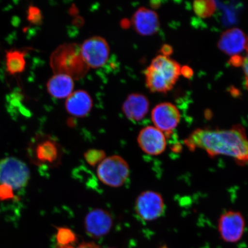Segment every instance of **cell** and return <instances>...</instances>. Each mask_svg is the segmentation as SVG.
<instances>
[{
    "label": "cell",
    "instance_id": "11",
    "mask_svg": "<svg viewBox=\"0 0 248 248\" xmlns=\"http://www.w3.org/2000/svg\"><path fill=\"white\" fill-rule=\"evenodd\" d=\"M85 231L89 236L98 238L104 236L113 225L112 216L104 209L97 208L89 212L85 217Z\"/></svg>",
    "mask_w": 248,
    "mask_h": 248
},
{
    "label": "cell",
    "instance_id": "14",
    "mask_svg": "<svg viewBox=\"0 0 248 248\" xmlns=\"http://www.w3.org/2000/svg\"><path fill=\"white\" fill-rule=\"evenodd\" d=\"M150 107L148 98L140 93H132L128 96L123 105L125 116L133 122H138L147 115Z\"/></svg>",
    "mask_w": 248,
    "mask_h": 248
},
{
    "label": "cell",
    "instance_id": "21",
    "mask_svg": "<svg viewBox=\"0 0 248 248\" xmlns=\"http://www.w3.org/2000/svg\"><path fill=\"white\" fill-rule=\"evenodd\" d=\"M14 191L10 186L0 185V201L14 200L15 198Z\"/></svg>",
    "mask_w": 248,
    "mask_h": 248
},
{
    "label": "cell",
    "instance_id": "2",
    "mask_svg": "<svg viewBox=\"0 0 248 248\" xmlns=\"http://www.w3.org/2000/svg\"><path fill=\"white\" fill-rule=\"evenodd\" d=\"M181 71L178 62L166 56L158 55L145 71L147 88L152 92H168L177 81Z\"/></svg>",
    "mask_w": 248,
    "mask_h": 248
},
{
    "label": "cell",
    "instance_id": "20",
    "mask_svg": "<svg viewBox=\"0 0 248 248\" xmlns=\"http://www.w3.org/2000/svg\"><path fill=\"white\" fill-rule=\"evenodd\" d=\"M85 159L90 166H95L100 164L105 158L106 154L104 151L98 149H91L84 154Z\"/></svg>",
    "mask_w": 248,
    "mask_h": 248
},
{
    "label": "cell",
    "instance_id": "15",
    "mask_svg": "<svg viewBox=\"0 0 248 248\" xmlns=\"http://www.w3.org/2000/svg\"><path fill=\"white\" fill-rule=\"evenodd\" d=\"M93 101L89 93L82 90L74 92L66 99L65 107L70 115L85 117L91 111Z\"/></svg>",
    "mask_w": 248,
    "mask_h": 248
},
{
    "label": "cell",
    "instance_id": "23",
    "mask_svg": "<svg viewBox=\"0 0 248 248\" xmlns=\"http://www.w3.org/2000/svg\"><path fill=\"white\" fill-rule=\"evenodd\" d=\"M245 49H246V57L243 58V64H242V66H243L245 76H246L247 80L246 86L248 89V36L247 37V43L246 48H245Z\"/></svg>",
    "mask_w": 248,
    "mask_h": 248
},
{
    "label": "cell",
    "instance_id": "16",
    "mask_svg": "<svg viewBox=\"0 0 248 248\" xmlns=\"http://www.w3.org/2000/svg\"><path fill=\"white\" fill-rule=\"evenodd\" d=\"M74 82L72 76L64 73H57L48 80L46 90L52 97L67 98L73 92Z\"/></svg>",
    "mask_w": 248,
    "mask_h": 248
},
{
    "label": "cell",
    "instance_id": "19",
    "mask_svg": "<svg viewBox=\"0 0 248 248\" xmlns=\"http://www.w3.org/2000/svg\"><path fill=\"white\" fill-rule=\"evenodd\" d=\"M57 240L60 247L71 246L76 240V235L69 228H60L58 229Z\"/></svg>",
    "mask_w": 248,
    "mask_h": 248
},
{
    "label": "cell",
    "instance_id": "28",
    "mask_svg": "<svg viewBox=\"0 0 248 248\" xmlns=\"http://www.w3.org/2000/svg\"></svg>",
    "mask_w": 248,
    "mask_h": 248
},
{
    "label": "cell",
    "instance_id": "8",
    "mask_svg": "<svg viewBox=\"0 0 248 248\" xmlns=\"http://www.w3.org/2000/svg\"><path fill=\"white\" fill-rule=\"evenodd\" d=\"M80 52L87 66L96 69L107 63L110 54L109 45L102 37L93 36L83 43Z\"/></svg>",
    "mask_w": 248,
    "mask_h": 248
},
{
    "label": "cell",
    "instance_id": "10",
    "mask_svg": "<svg viewBox=\"0 0 248 248\" xmlns=\"http://www.w3.org/2000/svg\"><path fill=\"white\" fill-rule=\"evenodd\" d=\"M138 142L141 150L151 156L162 154L167 145L165 134L154 126L145 127L140 131Z\"/></svg>",
    "mask_w": 248,
    "mask_h": 248
},
{
    "label": "cell",
    "instance_id": "26",
    "mask_svg": "<svg viewBox=\"0 0 248 248\" xmlns=\"http://www.w3.org/2000/svg\"><path fill=\"white\" fill-rule=\"evenodd\" d=\"M243 58H242L238 55L232 56L230 60L231 63L232 65H233L234 66H242V64H243Z\"/></svg>",
    "mask_w": 248,
    "mask_h": 248
},
{
    "label": "cell",
    "instance_id": "3",
    "mask_svg": "<svg viewBox=\"0 0 248 248\" xmlns=\"http://www.w3.org/2000/svg\"><path fill=\"white\" fill-rule=\"evenodd\" d=\"M27 156L33 165L52 168L60 164L62 148L50 136L37 135L28 145Z\"/></svg>",
    "mask_w": 248,
    "mask_h": 248
},
{
    "label": "cell",
    "instance_id": "27",
    "mask_svg": "<svg viewBox=\"0 0 248 248\" xmlns=\"http://www.w3.org/2000/svg\"><path fill=\"white\" fill-rule=\"evenodd\" d=\"M162 55L166 56V57H169V55H171L173 52V49L171 46L168 45H164L162 49H161Z\"/></svg>",
    "mask_w": 248,
    "mask_h": 248
},
{
    "label": "cell",
    "instance_id": "24",
    "mask_svg": "<svg viewBox=\"0 0 248 248\" xmlns=\"http://www.w3.org/2000/svg\"><path fill=\"white\" fill-rule=\"evenodd\" d=\"M58 248H100L97 245L93 243H86L79 245L78 247L73 246H61Z\"/></svg>",
    "mask_w": 248,
    "mask_h": 248
},
{
    "label": "cell",
    "instance_id": "5",
    "mask_svg": "<svg viewBox=\"0 0 248 248\" xmlns=\"http://www.w3.org/2000/svg\"><path fill=\"white\" fill-rule=\"evenodd\" d=\"M27 164L15 157L0 160V185L10 186L14 190L26 187L30 179Z\"/></svg>",
    "mask_w": 248,
    "mask_h": 248
},
{
    "label": "cell",
    "instance_id": "25",
    "mask_svg": "<svg viewBox=\"0 0 248 248\" xmlns=\"http://www.w3.org/2000/svg\"><path fill=\"white\" fill-rule=\"evenodd\" d=\"M181 73L186 78H190L193 76V70L187 66L181 68Z\"/></svg>",
    "mask_w": 248,
    "mask_h": 248
},
{
    "label": "cell",
    "instance_id": "4",
    "mask_svg": "<svg viewBox=\"0 0 248 248\" xmlns=\"http://www.w3.org/2000/svg\"><path fill=\"white\" fill-rule=\"evenodd\" d=\"M128 163L122 157L113 155L105 158L97 167L100 181L111 187H119L124 184L129 175Z\"/></svg>",
    "mask_w": 248,
    "mask_h": 248
},
{
    "label": "cell",
    "instance_id": "6",
    "mask_svg": "<svg viewBox=\"0 0 248 248\" xmlns=\"http://www.w3.org/2000/svg\"><path fill=\"white\" fill-rule=\"evenodd\" d=\"M246 229V221L238 211L228 210L220 216L218 231L221 239L225 243L234 244L243 238Z\"/></svg>",
    "mask_w": 248,
    "mask_h": 248
},
{
    "label": "cell",
    "instance_id": "7",
    "mask_svg": "<svg viewBox=\"0 0 248 248\" xmlns=\"http://www.w3.org/2000/svg\"><path fill=\"white\" fill-rule=\"evenodd\" d=\"M136 213L144 221H155L163 215L165 203L162 195L156 191L142 192L136 199Z\"/></svg>",
    "mask_w": 248,
    "mask_h": 248
},
{
    "label": "cell",
    "instance_id": "22",
    "mask_svg": "<svg viewBox=\"0 0 248 248\" xmlns=\"http://www.w3.org/2000/svg\"><path fill=\"white\" fill-rule=\"evenodd\" d=\"M28 20L32 23H38L41 20V14L36 7H30L28 11Z\"/></svg>",
    "mask_w": 248,
    "mask_h": 248
},
{
    "label": "cell",
    "instance_id": "9",
    "mask_svg": "<svg viewBox=\"0 0 248 248\" xmlns=\"http://www.w3.org/2000/svg\"><path fill=\"white\" fill-rule=\"evenodd\" d=\"M151 119L154 126L164 133L167 137L178 125L181 114L174 105L170 102H163L153 108Z\"/></svg>",
    "mask_w": 248,
    "mask_h": 248
},
{
    "label": "cell",
    "instance_id": "1",
    "mask_svg": "<svg viewBox=\"0 0 248 248\" xmlns=\"http://www.w3.org/2000/svg\"><path fill=\"white\" fill-rule=\"evenodd\" d=\"M184 142L190 151L202 150L211 158L230 157L240 166L248 164V138L240 124L226 129L198 128Z\"/></svg>",
    "mask_w": 248,
    "mask_h": 248
},
{
    "label": "cell",
    "instance_id": "12",
    "mask_svg": "<svg viewBox=\"0 0 248 248\" xmlns=\"http://www.w3.org/2000/svg\"><path fill=\"white\" fill-rule=\"evenodd\" d=\"M132 24L136 32L142 36L153 35L160 29L157 14L145 7L140 8L135 12L132 18Z\"/></svg>",
    "mask_w": 248,
    "mask_h": 248
},
{
    "label": "cell",
    "instance_id": "17",
    "mask_svg": "<svg viewBox=\"0 0 248 248\" xmlns=\"http://www.w3.org/2000/svg\"><path fill=\"white\" fill-rule=\"evenodd\" d=\"M26 66L25 54L18 50H9L6 53V67L11 75L23 73Z\"/></svg>",
    "mask_w": 248,
    "mask_h": 248
},
{
    "label": "cell",
    "instance_id": "13",
    "mask_svg": "<svg viewBox=\"0 0 248 248\" xmlns=\"http://www.w3.org/2000/svg\"><path fill=\"white\" fill-rule=\"evenodd\" d=\"M247 37L243 31L232 28L225 31L221 36L218 47L226 55H238L246 48Z\"/></svg>",
    "mask_w": 248,
    "mask_h": 248
},
{
    "label": "cell",
    "instance_id": "18",
    "mask_svg": "<svg viewBox=\"0 0 248 248\" xmlns=\"http://www.w3.org/2000/svg\"><path fill=\"white\" fill-rule=\"evenodd\" d=\"M216 2L209 0L195 1L193 3L194 11L198 16L201 18H208L215 14L216 11Z\"/></svg>",
    "mask_w": 248,
    "mask_h": 248
}]
</instances>
